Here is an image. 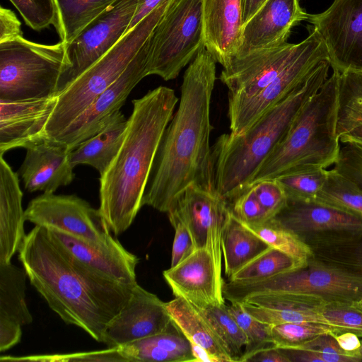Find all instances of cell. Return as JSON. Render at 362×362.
<instances>
[{
  "label": "cell",
  "mask_w": 362,
  "mask_h": 362,
  "mask_svg": "<svg viewBox=\"0 0 362 362\" xmlns=\"http://www.w3.org/2000/svg\"><path fill=\"white\" fill-rule=\"evenodd\" d=\"M216 63L203 45L186 69L178 107L163 135L143 206L167 213L175 197L192 183L213 190L209 139Z\"/></svg>",
  "instance_id": "6da1fadb"
},
{
  "label": "cell",
  "mask_w": 362,
  "mask_h": 362,
  "mask_svg": "<svg viewBox=\"0 0 362 362\" xmlns=\"http://www.w3.org/2000/svg\"><path fill=\"white\" fill-rule=\"evenodd\" d=\"M18 252L31 285L49 307L66 324L103 343L107 325L136 284H119L81 263L45 227L35 226Z\"/></svg>",
  "instance_id": "7a4b0ae2"
},
{
  "label": "cell",
  "mask_w": 362,
  "mask_h": 362,
  "mask_svg": "<svg viewBox=\"0 0 362 362\" xmlns=\"http://www.w3.org/2000/svg\"><path fill=\"white\" fill-rule=\"evenodd\" d=\"M179 98L160 86L132 101L122 146L100 175V213L110 232L126 231L143 206V199L164 132Z\"/></svg>",
  "instance_id": "3957f363"
},
{
  "label": "cell",
  "mask_w": 362,
  "mask_h": 362,
  "mask_svg": "<svg viewBox=\"0 0 362 362\" xmlns=\"http://www.w3.org/2000/svg\"><path fill=\"white\" fill-rule=\"evenodd\" d=\"M329 61L321 63L308 78L268 110L245 134L219 136L211 146L213 190L230 202L249 187L255 173L286 134L303 105L329 77Z\"/></svg>",
  "instance_id": "277c9868"
},
{
  "label": "cell",
  "mask_w": 362,
  "mask_h": 362,
  "mask_svg": "<svg viewBox=\"0 0 362 362\" xmlns=\"http://www.w3.org/2000/svg\"><path fill=\"white\" fill-rule=\"evenodd\" d=\"M339 72L332 70L303 105L286 134L259 166L250 186L288 172L327 169L337 159ZM249 186V187H250Z\"/></svg>",
  "instance_id": "5b68a950"
},
{
  "label": "cell",
  "mask_w": 362,
  "mask_h": 362,
  "mask_svg": "<svg viewBox=\"0 0 362 362\" xmlns=\"http://www.w3.org/2000/svg\"><path fill=\"white\" fill-rule=\"evenodd\" d=\"M173 0H164L105 55L56 95L44 138L54 141L124 71Z\"/></svg>",
  "instance_id": "8992f818"
},
{
  "label": "cell",
  "mask_w": 362,
  "mask_h": 362,
  "mask_svg": "<svg viewBox=\"0 0 362 362\" xmlns=\"http://www.w3.org/2000/svg\"><path fill=\"white\" fill-rule=\"evenodd\" d=\"M66 44H40L23 37L0 43V100L48 98L60 90Z\"/></svg>",
  "instance_id": "52a82bcc"
},
{
  "label": "cell",
  "mask_w": 362,
  "mask_h": 362,
  "mask_svg": "<svg viewBox=\"0 0 362 362\" xmlns=\"http://www.w3.org/2000/svg\"><path fill=\"white\" fill-rule=\"evenodd\" d=\"M223 293L230 302L266 293L307 294L326 302H357L362 298V274L312 257L301 267L263 280L224 281Z\"/></svg>",
  "instance_id": "ba28073f"
},
{
  "label": "cell",
  "mask_w": 362,
  "mask_h": 362,
  "mask_svg": "<svg viewBox=\"0 0 362 362\" xmlns=\"http://www.w3.org/2000/svg\"><path fill=\"white\" fill-rule=\"evenodd\" d=\"M203 45V0H173L152 33L148 76L175 78Z\"/></svg>",
  "instance_id": "9c48e42d"
},
{
  "label": "cell",
  "mask_w": 362,
  "mask_h": 362,
  "mask_svg": "<svg viewBox=\"0 0 362 362\" xmlns=\"http://www.w3.org/2000/svg\"><path fill=\"white\" fill-rule=\"evenodd\" d=\"M325 61H329L326 45L315 30H310L300 50L270 84L240 106L228 111L230 133L239 136L248 132L268 110L303 84Z\"/></svg>",
  "instance_id": "30bf717a"
},
{
  "label": "cell",
  "mask_w": 362,
  "mask_h": 362,
  "mask_svg": "<svg viewBox=\"0 0 362 362\" xmlns=\"http://www.w3.org/2000/svg\"><path fill=\"white\" fill-rule=\"evenodd\" d=\"M137 0H117L66 44L67 66L59 92L112 48L126 34Z\"/></svg>",
  "instance_id": "8fae6325"
},
{
  "label": "cell",
  "mask_w": 362,
  "mask_h": 362,
  "mask_svg": "<svg viewBox=\"0 0 362 362\" xmlns=\"http://www.w3.org/2000/svg\"><path fill=\"white\" fill-rule=\"evenodd\" d=\"M25 221L55 229L94 244H106L112 238L99 209L74 195L43 192L25 210Z\"/></svg>",
  "instance_id": "7c38bea8"
},
{
  "label": "cell",
  "mask_w": 362,
  "mask_h": 362,
  "mask_svg": "<svg viewBox=\"0 0 362 362\" xmlns=\"http://www.w3.org/2000/svg\"><path fill=\"white\" fill-rule=\"evenodd\" d=\"M308 21L325 42L332 70L362 71V0H334Z\"/></svg>",
  "instance_id": "4fadbf2b"
},
{
  "label": "cell",
  "mask_w": 362,
  "mask_h": 362,
  "mask_svg": "<svg viewBox=\"0 0 362 362\" xmlns=\"http://www.w3.org/2000/svg\"><path fill=\"white\" fill-rule=\"evenodd\" d=\"M151 35L122 74L54 141L62 143L73 151L100 132L112 116L120 110L133 88L148 76Z\"/></svg>",
  "instance_id": "5bb4252c"
},
{
  "label": "cell",
  "mask_w": 362,
  "mask_h": 362,
  "mask_svg": "<svg viewBox=\"0 0 362 362\" xmlns=\"http://www.w3.org/2000/svg\"><path fill=\"white\" fill-rule=\"evenodd\" d=\"M230 211L228 202L214 191L192 183L175 199L167 214L179 217L188 227L197 249L211 254L221 274L223 229Z\"/></svg>",
  "instance_id": "9a60e30c"
},
{
  "label": "cell",
  "mask_w": 362,
  "mask_h": 362,
  "mask_svg": "<svg viewBox=\"0 0 362 362\" xmlns=\"http://www.w3.org/2000/svg\"><path fill=\"white\" fill-rule=\"evenodd\" d=\"M303 40L233 58L219 79L228 89V110L240 106L270 84L300 50Z\"/></svg>",
  "instance_id": "2e32d148"
},
{
  "label": "cell",
  "mask_w": 362,
  "mask_h": 362,
  "mask_svg": "<svg viewBox=\"0 0 362 362\" xmlns=\"http://www.w3.org/2000/svg\"><path fill=\"white\" fill-rule=\"evenodd\" d=\"M174 325L163 302L138 284L130 298L106 327L103 343L119 346L169 330Z\"/></svg>",
  "instance_id": "e0dca14e"
},
{
  "label": "cell",
  "mask_w": 362,
  "mask_h": 362,
  "mask_svg": "<svg viewBox=\"0 0 362 362\" xmlns=\"http://www.w3.org/2000/svg\"><path fill=\"white\" fill-rule=\"evenodd\" d=\"M163 275L175 297L186 300L198 309L225 304L224 280L205 248L197 249L176 266L163 271Z\"/></svg>",
  "instance_id": "ac0fdd59"
},
{
  "label": "cell",
  "mask_w": 362,
  "mask_h": 362,
  "mask_svg": "<svg viewBox=\"0 0 362 362\" xmlns=\"http://www.w3.org/2000/svg\"><path fill=\"white\" fill-rule=\"evenodd\" d=\"M308 16L298 0H267L243 25L240 46L233 58L286 42L292 28L308 21Z\"/></svg>",
  "instance_id": "d6986e66"
},
{
  "label": "cell",
  "mask_w": 362,
  "mask_h": 362,
  "mask_svg": "<svg viewBox=\"0 0 362 362\" xmlns=\"http://www.w3.org/2000/svg\"><path fill=\"white\" fill-rule=\"evenodd\" d=\"M272 219L305 243L362 229L361 216L314 201L288 199L284 208Z\"/></svg>",
  "instance_id": "ffe728a7"
},
{
  "label": "cell",
  "mask_w": 362,
  "mask_h": 362,
  "mask_svg": "<svg viewBox=\"0 0 362 362\" xmlns=\"http://www.w3.org/2000/svg\"><path fill=\"white\" fill-rule=\"evenodd\" d=\"M56 95L15 101L0 100V155L45 139V126Z\"/></svg>",
  "instance_id": "44dd1931"
},
{
  "label": "cell",
  "mask_w": 362,
  "mask_h": 362,
  "mask_svg": "<svg viewBox=\"0 0 362 362\" xmlns=\"http://www.w3.org/2000/svg\"><path fill=\"white\" fill-rule=\"evenodd\" d=\"M48 230L81 263L119 284H137L136 267L139 259L127 250L115 237L106 244H94L58 230Z\"/></svg>",
  "instance_id": "7402d4cb"
},
{
  "label": "cell",
  "mask_w": 362,
  "mask_h": 362,
  "mask_svg": "<svg viewBox=\"0 0 362 362\" xmlns=\"http://www.w3.org/2000/svg\"><path fill=\"white\" fill-rule=\"evenodd\" d=\"M25 149L18 174L29 192L54 193L74 180V168L69 157L71 151L66 145L44 139Z\"/></svg>",
  "instance_id": "603a6c76"
},
{
  "label": "cell",
  "mask_w": 362,
  "mask_h": 362,
  "mask_svg": "<svg viewBox=\"0 0 362 362\" xmlns=\"http://www.w3.org/2000/svg\"><path fill=\"white\" fill-rule=\"evenodd\" d=\"M203 23L204 46L226 66L240 43L242 0H203Z\"/></svg>",
  "instance_id": "cb8c5ba5"
},
{
  "label": "cell",
  "mask_w": 362,
  "mask_h": 362,
  "mask_svg": "<svg viewBox=\"0 0 362 362\" xmlns=\"http://www.w3.org/2000/svg\"><path fill=\"white\" fill-rule=\"evenodd\" d=\"M19 180L0 155V264L11 262L26 234Z\"/></svg>",
  "instance_id": "d4e9b609"
},
{
  "label": "cell",
  "mask_w": 362,
  "mask_h": 362,
  "mask_svg": "<svg viewBox=\"0 0 362 362\" xmlns=\"http://www.w3.org/2000/svg\"><path fill=\"white\" fill-rule=\"evenodd\" d=\"M165 305L173 322L191 346L205 349L217 362H233L223 343L198 308L180 297H175Z\"/></svg>",
  "instance_id": "484cf974"
},
{
  "label": "cell",
  "mask_w": 362,
  "mask_h": 362,
  "mask_svg": "<svg viewBox=\"0 0 362 362\" xmlns=\"http://www.w3.org/2000/svg\"><path fill=\"white\" fill-rule=\"evenodd\" d=\"M127 127V119L120 110L117 111L100 132L70 152L72 166L88 165L103 175L117 156Z\"/></svg>",
  "instance_id": "4316f807"
},
{
  "label": "cell",
  "mask_w": 362,
  "mask_h": 362,
  "mask_svg": "<svg viewBox=\"0 0 362 362\" xmlns=\"http://www.w3.org/2000/svg\"><path fill=\"white\" fill-rule=\"evenodd\" d=\"M269 247L230 211L221 237L222 256L227 278Z\"/></svg>",
  "instance_id": "83f0119b"
},
{
  "label": "cell",
  "mask_w": 362,
  "mask_h": 362,
  "mask_svg": "<svg viewBox=\"0 0 362 362\" xmlns=\"http://www.w3.org/2000/svg\"><path fill=\"white\" fill-rule=\"evenodd\" d=\"M313 257L362 274V229L305 242Z\"/></svg>",
  "instance_id": "f1b7e54d"
},
{
  "label": "cell",
  "mask_w": 362,
  "mask_h": 362,
  "mask_svg": "<svg viewBox=\"0 0 362 362\" xmlns=\"http://www.w3.org/2000/svg\"><path fill=\"white\" fill-rule=\"evenodd\" d=\"M117 0H55L54 25L60 41L70 43L95 18Z\"/></svg>",
  "instance_id": "f546056e"
},
{
  "label": "cell",
  "mask_w": 362,
  "mask_h": 362,
  "mask_svg": "<svg viewBox=\"0 0 362 362\" xmlns=\"http://www.w3.org/2000/svg\"><path fill=\"white\" fill-rule=\"evenodd\" d=\"M27 274L11 262L0 264V315L21 325L30 324L33 316L25 300Z\"/></svg>",
  "instance_id": "4dcf8cb0"
},
{
  "label": "cell",
  "mask_w": 362,
  "mask_h": 362,
  "mask_svg": "<svg viewBox=\"0 0 362 362\" xmlns=\"http://www.w3.org/2000/svg\"><path fill=\"white\" fill-rule=\"evenodd\" d=\"M339 90L337 132L339 138L362 124V71L339 72Z\"/></svg>",
  "instance_id": "1f68e13d"
},
{
  "label": "cell",
  "mask_w": 362,
  "mask_h": 362,
  "mask_svg": "<svg viewBox=\"0 0 362 362\" xmlns=\"http://www.w3.org/2000/svg\"><path fill=\"white\" fill-rule=\"evenodd\" d=\"M301 267L291 257L269 247L228 278L227 281L235 283L252 282Z\"/></svg>",
  "instance_id": "d6a6232c"
},
{
  "label": "cell",
  "mask_w": 362,
  "mask_h": 362,
  "mask_svg": "<svg viewBox=\"0 0 362 362\" xmlns=\"http://www.w3.org/2000/svg\"><path fill=\"white\" fill-rule=\"evenodd\" d=\"M314 202L362 216V189L332 168Z\"/></svg>",
  "instance_id": "836d02e7"
},
{
  "label": "cell",
  "mask_w": 362,
  "mask_h": 362,
  "mask_svg": "<svg viewBox=\"0 0 362 362\" xmlns=\"http://www.w3.org/2000/svg\"><path fill=\"white\" fill-rule=\"evenodd\" d=\"M243 224L270 247L291 257L302 267L313 256L308 245L297 235L280 226L273 219L259 224Z\"/></svg>",
  "instance_id": "e575fe53"
},
{
  "label": "cell",
  "mask_w": 362,
  "mask_h": 362,
  "mask_svg": "<svg viewBox=\"0 0 362 362\" xmlns=\"http://www.w3.org/2000/svg\"><path fill=\"white\" fill-rule=\"evenodd\" d=\"M199 310L223 343L233 362L242 361L247 339L227 305H217Z\"/></svg>",
  "instance_id": "d590c367"
},
{
  "label": "cell",
  "mask_w": 362,
  "mask_h": 362,
  "mask_svg": "<svg viewBox=\"0 0 362 362\" xmlns=\"http://www.w3.org/2000/svg\"><path fill=\"white\" fill-rule=\"evenodd\" d=\"M328 169L293 171L282 173L276 177L284 189L288 199L315 201L322 189Z\"/></svg>",
  "instance_id": "8d00e7d4"
},
{
  "label": "cell",
  "mask_w": 362,
  "mask_h": 362,
  "mask_svg": "<svg viewBox=\"0 0 362 362\" xmlns=\"http://www.w3.org/2000/svg\"><path fill=\"white\" fill-rule=\"evenodd\" d=\"M247 339V344L241 362L246 361L254 354L274 345L272 339V325L263 322L248 313L240 302H230L227 306Z\"/></svg>",
  "instance_id": "74e56055"
},
{
  "label": "cell",
  "mask_w": 362,
  "mask_h": 362,
  "mask_svg": "<svg viewBox=\"0 0 362 362\" xmlns=\"http://www.w3.org/2000/svg\"><path fill=\"white\" fill-rule=\"evenodd\" d=\"M337 328L318 322H289L272 325V339L275 347L294 349L322 334H332Z\"/></svg>",
  "instance_id": "f35d334b"
},
{
  "label": "cell",
  "mask_w": 362,
  "mask_h": 362,
  "mask_svg": "<svg viewBox=\"0 0 362 362\" xmlns=\"http://www.w3.org/2000/svg\"><path fill=\"white\" fill-rule=\"evenodd\" d=\"M321 314L337 331L351 332L362 338V308L356 302H327Z\"/></svg>",
  "instance_id": "ab89813d"
},
{
  "label": "cell",
  "mask_w": 362,
  "mask_h": 362,
  "mask_svg": "<svg viewBox=\"0 0 362 362\" xmlns=\"http://www.w3.org/2000/svg\"><path fill=\"white\" fill-rule=\"evenodd\" d=\"M17 8L26 25L40 31L57 21L55 0H9Z\"/></svg>",
  "instance_id": "60d3db41"
},
{
  "label": "cell",
  "mask_w": 362,
  "mask_h": 362,
  "mask_svg": "<svg viewBox=\"0 0 362 362\" xmlns=\"http://www.w3.org/2000/svg\"><path fill=\"white\" fill-rule=\"evenodd\" d=\"M1 361H123L118 347L105 350L77 352L63 354L39 355L28 356H3Z\"/></svg>",
  "instance_id": "b9f144b4"
},
{
  "label": "cell",
  "mask_w": 362,
  "mask_h": 362,
  "mask_svg": "<svg viewBox=\"0 0 362 362\" xmlns=\"http://www.w3.org/2000/svg\"><path fill=\"white\" fill-rule=\"evenodd\" d=\"M339 141V153L332 169L362 189V143L352 140Z\"/></svg>",
  "instance_id": "7bdbcfd3"
},
{
  "label": "cell",
  "mask_w": 362,
  "mask_h": 362,
  "mask_svg": "<svg viewBox=\"0 0 362 362\" xmlns=\"http://www.w3.org/2000/svg\"><path fill=\"white\" fill-rule=\"evenodd\" d=\"M228 203L232 214L243 223L259 224L270 220L252 187Z\"/></svg>",
  "instance_id": "ee69618b"
},
{
  "label": "cell",
  "mask_w": 362,
  "mask_h": 362,
  "mask_svg": "<svg viewBox=\"0 0 362 362\" xmlns=\"http://www.w3.org/2000/svg\"><path fill=\"white\" fill-rule=\"evenodd\" d=\"M252 187L270 219L286 205L288 197L281 185L274 178L259 181Z\"/></svg>",
  "instance_id": "f6af8a7d"
},
{
  "label": "cell",
  "mask_w": 362,
  "mask_h": 362,
  "mask_svg": "<svg viewBox=\"0 0 362 362\" xmlns=\"http://www.w3.org/2000/svg\"><path fill=\"white\" fill-rule=\"evenodd\" d=\"M294 349L314 351L321 356L323 362L362 361L361 358L354 357L341 349L330 334L319 335Z\"/></svg>",
  "instance_id": "bcb514c9"
},
{
  "label": "cell",
  "mask_w": 362,
  "mask_h": 362,
  "mask_svg": "<svg viewBox=\"0 0 362 362\" xmlns=\"http://www.w3.org/2000/svg\"><path fill=\"white\" fill-rule=\"evenodd\" d=\"M167 214L175 229L170 264V267H173L192 255L197 248L187 225L177 216Z\"/></svg>",
  "instance_id": "7dc6e473"
},
{
  "label": "cell",
  "mask_w": 362,
  "mask_h": 362,
  "mask_svg": "<svg viewBox=\"0 0 362 362\" xmlns=\"http://www.w3.org/2000/svg\"><path fill=\"white\" fill-rule=\"evenodd\" d=\"M23 37L21 23L11 9L0 6V43Z\"/></svg>",
  "instance_id": "c3c4849f"
},
{
  "label": "cell",
  "mask_w": 362,
  "mask_h": 362,
  "mask_svg": "<svg viewBox=\"0 0 362 362\" xmlns=\"http://www.w3.org/2000/svg\"><path fill=\"white\" fill-rule=\"evenodd\" d=\"M21 326L5 316L0 315V351L4 352L16 345L21 339Z\"/></svg>",
  "instance_id": "681fc988"
},
{
  "label": "cell",
  "mask_w": 362,
  "mask_h": 362,
  "mask_svg": "<svg viewBox=\"0 0 362 362\" xmlns=\"http://www.w3.org/2000/svg\"><path fill=\"white\" fill-rule=\"evenodd\" d=\"M330 334L336 339L341 349L362 360L356 354L361 346V339L358 335L349 331H336Z\"/></svg>",
  "instance_id": "f907efd6"
},
{
  "label": "cell",
  "mask_w": 362,
  "mask_h": 362,
  "mask_svg": "<svg viewBox=\"0 0 362 362\" xmlns=\"http://www.w3.org/2000/svg\"><path fill=\"white\" fill-rule=\"evenodd\" d=\"M164 0H137L136 8L126 34L153 12Z\"/></svg>",
  "instance_id": "816d5d0a"
},
{
  "label": "cell",
  "mask_w": 362,
  "mask_h": 362,
  "mask_svg": "<svg viewBox=\"0 0 362 362\" xmlns=\"http://www.w3.org/2000/svg\"><path fill=\"white\" fill-rule=\"evenodd\" d=\"M250 362H290L279 348L273 346L262 349L247 359Z\"/></svg>",
  "instance_id": "f5cc1de1"
},
{
  "label": "cell",
  "mask_w": 362,
  "mask_h": 362,
  "mask_svg": "<svg viewBox=\"0 0 362 362\" xmlns=\"http://www.w3.org/2000/svg\"><path fill=\"white\" fill-rule=\"evenodd\" d=\"M280 349L287 356L290 362H323L321 356L314 351L298 349Z\"/></svg>",
  "instance_id": "db71d44e"
},
{
  "label": "cell",
  "mask_w": 362,
  "mask_h": 362,
  "mask_svg": "<svg viewBox=\"0 0 362 362\" xmlns=\"http://www.w3.org/2000/svg\"><path fill=\"white\" fill-rule=\"evenodd\" d=\"M267 0H242L243 26L258 11Z\"/></svg>",
  "instance_id": "11a10c76"
},
{
  "label": "cell",
  "mask_w": 362,
  "mask_h": 362,
  "mask_svg": "<svg viewBox=\"0 0 362 362\" xmlns=\"http://www.w3.org/2000/svg\"><path fill=\"white\" fill-rule=\"evenodd\" d=\"M352 140L362 143V124L348 130L339 136V141Z\"/></svg>",
  "instance_id": "9f6ffc18"
},
{
  "label": "cell",
  "mask_w": 362,
  "mask_h": 362,
  "mask_svg": "<svg viewBox=\"0 0 362 362\" xmlns=\"http://www.w3.org/2000/svg\"><path fill=\"white\" fill-rule=\"evenodd\" d=\"M357 355L362 358V338L361 339V346L357 351Z\"/></svg>",
  "instance_id": "6f0895ef"
},
{
  "label": "cell",
  "mask_w": 362,
  "mask_h": 362,
  "mask_svg": "<svg viewBox=\"0 0 362 362\" xmlns=\"http://www.w3.org/2000/svg\"><path fill=\"white\" fill-rule=\"evenodd\" d=\"M356 303L361 307L362 308V298L356 302Z\"/></svg>",
  "instance_id": "680465c9"
}]
</instances>
